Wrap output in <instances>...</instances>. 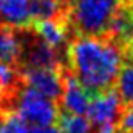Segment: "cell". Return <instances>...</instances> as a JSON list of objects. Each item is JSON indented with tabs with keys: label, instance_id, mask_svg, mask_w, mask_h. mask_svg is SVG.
Instances as JSON below:
<instances>
[{
	"label": "cell",
	"instance_id": "1",
	"mask_svg": "<svg viewBox=\"0 0 133 133\" xmlns=\"http://www.w3.org/2000/svg\"><path fill=\"white\" fill-rule=\"evenodd\" d=\"M65 58L66 68L92 96L115 86L125 50L105 36L71 34Z\"/></svg>",
	"mask_w": 133,
	"mask_h": 133
},
{
	"label": "cell",
	"instance_id": "2",
	"mask_svg": "<svg viewBox=\"0 0 133 133\" xmlns=\"http://www.w3.org/2000/svg\"><path fill=\"white\" fill-rule=\"evenodd\" d=\"M122 0H68L71 34L102 36Z\"/></svg>",
	"mask_w": 133,
	"mask_h": 133
},
{
	"label": "cell",
	"instance_id": "3",
	"mask_svg": "<svg viewBox=\"0 0 133 133\" xmlns=\"http://www.w3.org/2000/svg\"><path fill=\"white\" fill-rule=\"evenodd\" d=\"M11 109H15L21 115L26 123L34 127H50L55 125L60 115V107L55 101L41 94L28 86H21L11 102Z\"/></svg>",
	"mask_w": 133,
	"mask_h": 133
},
{
	"label": "cell",
	"instance_id": "4",
	"mask_svg": "<svg viewBox=\"0 0 133 133\" xmlns=\"http://www.w3.org/2000/svg\"><path fill=\"white\" fill-rule=\"evenodd\" d=\"M123 105L120 102L117 91L112 88L104 92L92 94L88 105V120L92 127H105V125H117L118 117L122 114Z\"/></svg>",
	"mask_w": 133,
	"mask_h": 133
},
{
	"label": "cell",
	"instance_id": "5",
	"mask_svg": "<svg viewBox=\"0 0 133 133\" xmlns=\"http://www.w3.org/2000/svg\"><path fill=\"white\" fill-rule=\"evenodd\" d=\"M23 84L47 96L52 101H60L63 92V70L55 68H21Z\"/></svg>",
	"mask_w": 133,
	"mask_h": 133
},
{
	"label": "cell",
	"instance_id": "6",
	"mask_svg": "<svg viewBox=\"0 0 133 133\" xmlns=\"http://www.w3.org/2000/svg\"><path fill=\"white\" fill-rule=\"evenodd\" d=\"M102 36L120 45L127 54V50L133 45V0L120 2Z\"/></svg>",
	"mask_w": 133,
	"mask_h": 133
},
{
	"label": "cell",
	"instance_id": "7",
	"mask_svg": "<svg viewBox=\"0 0 133 133\" xmlns=\"http://www.w3.org/2000/svg\"><path fill=\"white\" fill-rule=\"evenodd\" d=\"M89 92L84 86L73 76L68 68H63V92L60 97V105L63 112L76 115H84L89 105Z\"/></svg>",
	"mask_w": 133,
	"mask_h": 133
},
{
	"label": "cell",
	"instance_id": "8",
	"mask_svg": "<svg viewBox=\"0 0 133 133\" xmlns=\"http://www.w3.org/2000/svg\"><path fill=\"white\" fill-rule=\"evenodd\" d=\"M29 28L42 39L45 44L54 47L58 52L66 50V45L71 37V29L68 19H42V21H32Z\"/></svg>",
	"mask_w": 133,
	"mask_h": 133
},
{
	"label": "cell",
	"instance_id": "9",
	"mask_svg": "<svg viewBox=\"0 0 133 133\" xmlns=\"http://www.w3.org/2000/svg\"><path fill=\"white\" fill-rule=\"evenodd\" d=\"M0 23L16 29L29 28V0H0Z\"/></svg>",
	"mask_w": 133,
	"mask_h": 133
},
{
	"label": "cell",
	"instance_id": "10",
	"mask_svg": "<svg viewBox=\"0 0 133 133\" xmlns=\"http://www.w3.org/2000/svg\"><path fill=\"white\" fill-rule=\"evenodd\" d=\"M21 45V29L0 23V63L19 66Z\"/></svg>",
	"mask_w": 133,
	"mask_h": 133
},
{
	"label": "cell",
	"instance_id": "11",
	"mask_svg": "<svg viewBox=\"0 0 133 133\" xmlns=\"http://www.w3.org/2000/svg\"><path fill=\"white\" fill-rule=\"evenodd\" d=\"M29 15L32 21L42 19H68L66 0H29Z\"/></svg>",
	"mask_w": 133,
	"mask_h": 133
},
{
	"label": "cell",
	"instance_id": "12",
	"mask_svg": "<svg viewBox=\"0 0 133 133\" xmlns=\"http://www.w3.org/2000/svg\"><path fill=\"white\" fill-rule=\"evenodd\" d=\"M114 89L117 91L123 107L133 105V58L125 57Z\"/></svg>",
	"mask_w": 133,
	"mask_h": 133
},
{
	"label": "cell",
	"instance_id": "13",
	"mask_svg": "<svg viewBox=\"0 0 133 133\" xmlns=\"http://www.w3.org/2000/svg\"><path fill=\"white\" fill-rule=\"evenodd\" d=\"M57 123L62 133H92V125L84 115L68 114L60 110Z\"/></svg>",
	"mask_w": 133,
	"mask_h": 133
},
{
	"label": "cell",
	"instance_id": "14",
	"mask_svg": "<svg viewBox=\"0 0 133 133\" xmlns=\"http://www.w3.org/2000/svg\"><path fill=\"white\" fill-rule=\"evenodd\" d=\"M0 133H29L26 120L11 107L0 109Z\"/></svg>",
	"mask_w": 133,
	"mask_h": 133
},
{
	"label": "cell",
	"instance_id": "15",
	"mask_svg": "<svg viewBox=\"0 0 133 133\" xmlns=\"http://www.w3.org/2000/svg\"><path fill=\"white\" fill-rule=\"evenodd\" d=\"M115 127L122 133H133V105H127L122 109V114Z\"/></svg>",
	"mask_w": 133,
	"mask_h": 133
},
{
	"label": "cell",
	"instance_id": "16",
	"mask_svg": "<svg viewBox=\"0 0 133 133\" xmlns=\"http://www.w3.org/2000/svg\"><path fill=\"white\" fill-rule=\"evenodd\" d=\"M29 133H62L60 128H55L54 125H50V127H34Z\"/></svg>",
	"mask_w": 133,
	"mask_h": 133
},
{
	"label": "cell",
	"instance_id": "17",
	"mask_svg": "<svg viewBox=\"0 0 133 133\" xmlns=\"http://www.w3.org/2000/svg\"><path fill=\"white\" fill-rule=\"evenodd\" d=\"M97 133H117V127L115 125H105V127H101Z\"/></svg>",
	"mask_w": 133,
	"mask_h": 133
},
{
	"label": "cell",
	"instance_id": "18",
	"mask_svg": "<svg viewBox=\"0 0 133 133\" xmlns=\"http://www.w3.org/2000/svg\"><path fill=\"white\" fill-rule=\"evenodd\" d=\"M125 57H130V58H133V45L127 50V54H125Z\"/></svg>",
	"mask_w": 133,
	"mask_h": 133
},
{
	"label": "cell",
	"instance_id": "19",
	"mask_svg": "<svg viewBox=\"0 0 133 133\" xmlns=\"http://www.w3.org/2000/svg\"><path fill=\"white\" fill-rule=\"evenodd\" d=\"M66 2H68V0H66Z\"/></svg>",
	"mask_w": 133,
	"mask_h": 133
}]
</instances>
